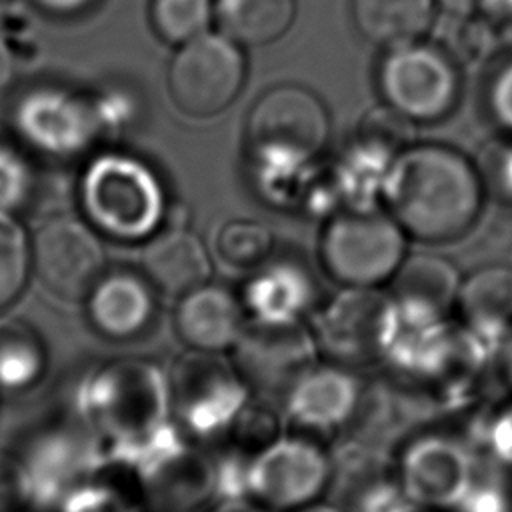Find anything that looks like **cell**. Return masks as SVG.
I'll return each instance as SVG.
<instances>
[{
	"label": "cell",
	"mask_w": 512,
	"mask_h": 512,
	"mask_svg": "<svg viewBox=\"0 0 512 512\" xmlns=\"http://www.w3.org/2000/svg\"><path fill=\"white\" fill-rule=\"evenodd\" d=\"M486 200L476 162L452 146L432 142H412L400 150L380 194V206L404 234L428 246L452 244L470 234Z\"/></svg>",
	"instance_id": "cell-1"
},
{
	"label": "cell",
	"mask_w": 512,
	"mask_h": 512,
	"mask_svg": "<svg viewBox=\"0 0 512 512\" xmlns=\"http://www.w3.org/2000/svg\"><path fill=\"white\" fill-rule=\"evenodd\" d=\"M328 140L330 114L312 90L300 84L264 90L246 118V150L256 186L276 206L296 204Z\"/></svg>",
	"instance_id": "cell-2"
},
{
	"label": "cell",
	"mask_w": 512,
	"mask_h": 512,
	"mask_svg": "<svg viewBox=\"0 0 512 512\" xmlns=\"http://www.w3.org/2000/svg\"><path fill=\"white\" fill-rule=\"evenodd\" d=\"M408 242L382 206H344L322 222L316 260L338 288L384 290L408 256Z\"/></svg>",
	"instance_id": "cell-3"
},
{
	"label": "cell",
	"mask_w": 512,
	"mask_h": 512,
	"mask_svg": "<svg viewBox=\"0 0 512 512\" xmlns=\"http://www.w3.org/2000/svg\"><path fill=\"white\" fill-rule=\"evenodd\" d=\"M80 198L86 216L120 240L152 236L164 216V192L156 174L126 154L94 158L82 176Z\"/></svg>",
	"instance_id": "cell-4"
},
{
	"label": "cell",
	"mask_w": 512,
	"mask_h": 512,
	"mask_svg": "<svg viewBox=\"0 0 512 512\" xmlns=\"http://www.w3.org/2000/svg\"><path fill=\"white\" fill-rule=\"evenodd\" d=\"M334 480L324 442L284 430L244 468V494L262 512H300L320 504Z\"/></svg>",
	"instance_id": "cell-5"
},
{
	"label": "cell",
	"mask_w": 512,
	"mask_h": 512,
	"mask_svg": "<svg viewBox=\"0 0 512 512\" xmlns=\"http://www.w3.org/2000/svg\"><path fill=\"white\" fill-rule=\"evenodd\" d=\"M376 86L386 106L414 124L446 118L460 98V74L452 56L422 38L386 48L376 68Z\"/></svg>",
	"instance_id": "cell-6"
},
{
	"label": "cell",
	"mask_w": 512,
	"mask_h": 512,
	"mask_svg": "<svg viewBox=\"0 0 512 512\" xmlns=\"http://www.w3.org/2000/svg\"><path fill=\"white\" fill-rule=\"evenodd\" d=\"M480 472L472 442L448 430H422L400 446L392 476L420 512H450Z\"/></svg>",
	"instance_id": "cell-7"
},
{
	"label": "cell",
	"mask_w": 512,
	"mask_h": 512,
	"mask_svg": "<svg viewBox=\"0 0 512 512\" xmlns=\"http://www.w3.org/2000/svg\"><path fill=\"white\" fill-rule=\"evenodd\" d=\"M246 82L242 46L222 32H204L180 44L168 68V88L176 108L192 118L226 110Z\"/></svg>",
	"instance_id": "cell-8"
},
{
	"label": "cell",
	"mask_w": 512,
	"mask_h": 512,
	"mask_svg": "<svg viewBox=\"0 0 512 512\" xmlns=\"http://www.w3.org/2000/svg\"><path fill=\"white\" fill-rule=\"evenodd\" d=\"M388 324L386 290L340 288L336 296L322 300L308 328L322 360L358 368L380 364Z\"/></svg>",
	"instance_id": "cell-9"
},
{
	"label": "cell",
	"mask_w": 512,
	"mask_h": 512,
	"mask_svg": "<svg viewBox=\"0 0 512 512\" xmlns=\"http://www.w3.org/2000/svg\"><path fill=\"white\" fill-rule=\"evenodd\" d=\"M364 396L356 368L320 358L284 394L280 412L286 430L324 442L356 422Z\"/></svg>",
	"instance_id": "cell-10"
},
{
	"label": "cell",
	"mask_w": 512,
	"mask_h": 512,
	"mask_svg": "<svg viewBox=\"0 0 512 512\" xmlns=\"http://www.w3.org/2000/svg\"><path fill=\"white\" fill-rule=\"evenodd\" d=\"M30 262L48 290L66 300H80L104 274L106 256L100 238L86 222L54 216L36 230Z\"/></svg>",
	"instance_id": "cell-11"
},
{
	"label": "cell",
	"mask_w": 512,
	"mask_h": 512,
	"mask_svg": "<svg viewBox=\"0 0 512 512\" xmlns=\"http://www.w3.org/2000/svg\"><path fill=\"white\" fill-rule=\"evenodd\" d=\"M232 364L252 394L280 400L320 360L308 326H260L248 322L232 348Z\"/></svg>",
	"instance_id": "cell-12"
},
{
	"label": "cell",
	"mask_w": 512,
	"mask_h": 512,
	"mask_svg": "<svg viewBox=\"0 0 512 512\" xmlns=\"http://www.w3.org/2000/svg\"><path fill=\"white\" fill-rule=\"evenodd\" d=\"M240 300L252 324L308 326L324 298L314 272L302 258L274 252L248 272Z\"/></svg>",
	"instance_id": "cell-13"
},
{
	"label": "cell",
	"mask_w": 512,
	"mask_h": 512,
	"mask_svg": "<svg viewBox=\"0 0 512 512\" xmlns=\"http://www.w3.org/2000/svg\"><path fill=\"white\" fill-rule=\"evenodd\" d=\"M252 390L236 366L220 354L196 352L176 378V400L188 422L200 432L230 430L246 410Z\"/></svg>",
	"instance_id": "cell-14"
},
{
	"label": "cell",
	"mask_w": 512,
	"mask_h": 512,
	"mask_svg": "<svg viewBox=\"0 0 512 512\" xmlns=\"http://www.w3.org/2000/svg\"><path fill=\"white\" fill-rule=\"evenodd\" d=\"M174 322L178 336L194 352L224 354L242 338L248 316L240 294L208 280L180 296Z\"/></svg>",
	"instance_id": "cell-15"
},
{
	"label": "cell",
	"mask_w": 512,
	"mask_h": 512,
	"mask_svg": "<svg viewBox=\"0 0 512 512\" xmlns=\"http://www.w3.org/2000/svg\"><path fill=\"white\" fill-rule=\"evenodd\" d=\"M462 276L438 254H410L384 288L394 312L420 320H450Z\"/></svg>",
	"instance_id": "cell-16"
},
{
	"label": "cell",
	"mask_w": 512,
	"mask_h": 512,
	"mask_svg": "<svg viewBox=\"0 0 512 512\" xmlns=\"http://www.w3.org/2000/svg\"><path fill=\"white\" fill-rule=\"evenodd\" d=\"M454 320L496 354L512 336V266L488 264L462 276Z\"/></svg>",
	"instance_id": "cell-17"
},
{
	"label": "cell",
	"mask_w": 512,
	"mask_h": 512,
	"mask_svg": "<svg viewBox=\"0 0 512 512\" xmlns=\"http://www.w3.org/2000/svg\"><path fill=\"white\" fill-rule=\"evenodd\" d=\"M16 122L24 136L52 154L82 150L94 132L90 110L60 90H36L22 98Z\"/></svg>",
	"instance_id": "cell-18"
},
{
	"label": "cell",
	"mask_w": 512,
	"mask_h": 512,
	"mask_svg": "<svg viewBox=\"0 0 512 512\" xmlns=\"http://www.w3.org/2000/svg\"><path fill=\"white\" fill-rule=\"evenodd\" d=\"M150 286L146 276L124 268L104 272L86 296L88 316L94 328L114 340L138 336L154 314Z\"/></svg>",
	"instance_id": "cell-19"
},
{
	"label": "cell",
	"mask_w": 512,
	"mask_h": 512,
	"mask_svg": "<svg viewBox=\"0 0 512 512\" xmlns=\"http://www.w3.org/2000/svg\"><path fill=\"white\" fill-rule=\"evenodd\" d=\"M140 260L150 284L174 296L206 284L212 274V260L204 242L186 228H170L150 236Z\"/></svg>",
	"instance_id": "cell-20"
},
{
	"label": "cell",
	"mask_w": 512,
	"mask_h": 512,
	"mask_svg": "<svg viewBox=\"0 0 512 512\" xmlns=\"http://www.w3.org/2000/svg\"><path fill=\"white\" fill-rule=\"evenodd\" d=\"M436 8L438 0H350L356 30L382 48L420 40L432 26Z\"/></svg>",
	"instance_id": "cell-21"
},
{
	"label": "cell",
	"mask_w": 512,
	"mask_h": 512,
	"mask_svg": "<svg viewBox=\"0 0 512 512\" xmlns=\"http://www.w3.org/2000/svg\"><path fill=\"white\" fill-rule=\"evenodd\" d=\"M296 18V0H214L218 32L240 46H264L282 38Z\"/></svg>",
	"instance_id": "cell-22"
},
{
	"label": "cell",
	"mask_w": 512,
	"mask_h": 512,
	"mask_svg": "<svg viewBox=\"0 0 512 512\" xmlns=\"http://www.w3.org/2000/svg\"><path fill=\"white\" fill-rule=\"evenodd\" d=\"M46 364L38 334L18 318H0V386L20 390L34 384Z\"/></svg>",
	"instance_id": "cell-23"
},
{
	"label": "cell",
	"mask_w": 512,
	"mask_h": 512,
	"mask_svg": "<svg viewBox=\"0 0 512 512\" xmlns=\"http://www.w3.org/2000/svg\"><path fill=\"white\" fill-rule=\"evenodd\" d=\"M216 252L238 270H254L276 252V236L272 228L254 218L228 220L216 236Z\"/></svg>",
	"instance_id": "cell-24"
},
{
	"label": "cell",
	"mask_w": 512,
	"mask_h": 512,
	"mask_svg": "<svg viewBox=\"0 0 512 512\" xmlns=\"http://www.w3.org/2000/svg\"><path fill=\"white\" fill-rule=\"evenodd\" d=\"M150 20L164 42L180 46L208 32L214 0H152Z\"/></svg>",
	"instance_id": "cell-25"
},
{
	"label": "cell",
	"mask_w": 512,
	"mask_h": 512,
	"mask_svg": "<svg viewBox=\"0 0 512 512\" xmlns=\"http://www.w3.org/2000/svg\"><path fill=\"white\" fill-rule=\"evenodd\" d=\"M30 266L26 232L8 212L0 210V310L22 292Z\"/></svg>",
	"instance_id": "cell-26"
},
{
	"label": "cell",
	"mask_w": 512,
	"mask_h": 512,
	"mask_svg": "<svg viewBox=\"0 0 512 512\" xmlns=\"http://www.w3.org/2000/svg\"><path fill=\"white\" fill-rule=\"evenodd\" d=\"M356 138L396 156L414 142V122L386 104L376 106L360 120Z\"/></svg>",
	"instance_id": "cell-27"
},
{
	"label": "cell",
	"mask_w": 512,
	"mask_h": 512,
	"mask_svg": "<svg viewBox=\"0 0 512 512\" xmlns=\"http://www.w3.org/2000/svg\"><path fill=\"white\" fill-rule=\"evenodd\" d=\"M488 200L512 208V136L488 142L474 160Z\"/></svg>",
	"instance_id": "cell-28"
},
{
	"label": "cell",
	"mask_w": 512,
	"mask_h": 512,
	"mask_svg": "<svg viewBox=\"0 0 512 512\" xmlns=\"http://www.w3.org/2000/svg\"><path fill=\"white\" fill-rule=\"evenodd\" d=\"M480 448L494 468L512 474V398L500 402L484 416Z\"/></svg>",
	"instance_id": "cell-29"
},
{
	"label": "cell",
	"mask_w": 512,
	"mask_h": 512,
	"mask_svg": "<svg viewBox=\"0 0 512 512\" xmlns=\"http://www.w3.org/2000/svg\"><path fill=\"white\" fill-rule=\"evenodd\" d=\"M450 512H512V494L500 478L480 476Z\"/></svg>",
	"instance_id": "cell-30"
},
{
	"label": "cell",
	"mask_w": 512,
	"mask_h": 512,
	"mask_svg": "<svg viewBox=\"0 0 512 512\" xmlns=\"http://www.w3.org/2000/svg\"><path fill=\"white\" fill-rule=\"evenodd\" d=\"M348 512H420L402 492L394 476L372 482L358 498L352 500Z\"/></svg>",
	"instance_id": "cell-31"
},
{
	"label": "cell",
	"mask_w": 512,
	"mask_h": 512,
	"mask_svg": "<svg viewBox=\"0 0 512 512\" xmlns=\"http://www.w3.org/2000/svg\"><path fill=\"white\" fill-rule=\"evenodd\" d=\"M486 110L504 134L512 136V60L498 66L486 86Z\"/></svg>",
	"instance_id": "cell-32"
},
{
	"label": "cell",
	"mask_w": 512,
	"mask_h": 512,
	"mask_svg": "<svg viewBox=\"0 0 512 512\" xmlns=\"http://www.w3.org/2000/svg\"><path fill=\"white\" fill-rule=\"evenodd\" d=\"M28 174L24 162L6 146L0 148V210L8 212L26 192Z\"/></svg>",
	"instance_id": "cell-33"
},
{
	"label": "cell",
	"mask_w": 512,
	"mask_h": 512,
	"mask_svg": "<svg viewBox=\"0 0 512 512\" xmlns=\"http://www.w3.org/2000/svg\"><path fill=\"white\" fill-rule=\"evenodd\" d=\"M500 0H438L442 8H446L452 14L470 16L476 12H492L498 6Z\"/></svg>",
	"instance_id": "cell-34"
},
{
	"label": "cell",
	"mask_w": 512,
	"mask_h": 512,
	"mask_svg": "<svg viewBox=\"0 0 512 512\" xmlns=\"http://www.w3.org/2000/svg\"><path fill=\"white\" fill-rule=\"evenodd\" d=\"M496 364H498L502 382L512 390V336L498 348Z\"/></svg>",
	"instance_id": "cell-35"
},
{
	"label": "cell",
	"mask_w": 512,
	"mask_h": 512,
	"mask_svg": "<svg viewBox=\"0 0 512 512\" xmlns=\"http://www.w3.org/2000/svg\"><path fill=\"white\" fill-rule=\"evenodd\" d=\"M42 8L56 12V14H70L84 8L90 0H36Z\"/></svg>",
	"instance_id": "cell-36"
},
{
	"label": "cell",
	"mask_w": 512,
	"mask_h": 512,
	"mask_svg": "<svg viewBox=\"0 0 512 512\" xmlns=\"http://www.w3.org/2000/svg\"><path fill=\"white\" fill-rule=\"evenodd\" d=\"M10 78H12V56L0 38V90L10 82Z\"/></svg>",
	"instance_id": "cell-37"
},
{
	"label": "cell",
	"mask_w": 512,
	"mask_h": 512,
	"mask_svg": "<svg viewBox=\"0 0 512 512\" xmlns=\"http://www.w3.org/2000/svg\"><path fill=\"white\" fill-rule=\"evenodd\" d=\"M300 512H340V510L332 508V506H322V502H320V504H314V506H310L306 510H300Z\"/></svg>",
	"instance_id": "cell-38"
}]
</instances>
